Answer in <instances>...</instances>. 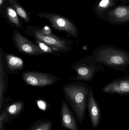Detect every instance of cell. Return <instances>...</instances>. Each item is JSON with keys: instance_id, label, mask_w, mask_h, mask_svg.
<instances>
[{"instance_id": "15", "label": "cell", "mask_w": 129, "mask_h": 130, "mask_svg": "<svg viewBox=\"0 0 129 130\" xmlns=\"http://www.w3.org/2000/svg\"><path fill=\"white\" fill-rule=\"evenodd\" d=\"M25 108V104L22 101H17L9 105L5 109L9 115L14 118L17 117L21 114Z\"/></svg>"}, {"instance_id": "16", "label": "cell", "mask_w": 129, "mask_h": 130, "mask_svg": "<svg viewBox=\"0 0 129 130\" xmlns=\"http://www.w3.org/2000/svg\"><path fill=\"white\" fill-rule=\"evenodd\" d=\"M53 127L52 121L48 119H40L36 121L28 130H51Z\"/></svg>"}, {"instance_id": "25", "label": "cell", "mask_w": 129, "mask_h": 130, "mask_svg": "<svg viewBox=\"0 0 129 130\" xmlns=\"http://www.w3.org/2000/svg\"><path fill=\"white\" fill-rule=\"evenodd\" d=\"M126 1L127 2H129V0H126Z\"/></svg>"}, {"instance_id": "17", "label": "cell", "mask_w": 129, "mask_h": 130, "mask_svg": "<svg viewBox=\"0 0 129 130\" xmlns=\"http://www.w3.org/2000/svg\"><path fill=\"white\" fill-rule=\"evenodd\" d=\"M8 1L11 7L16 11L18 15L25 22L29 23L30 21L29 16L25 9L16 0H8Z\"/></svg>"}, {"instance_id": "24", "label": "cell", "mask_w": 129, "mask_h": 130, "mask_svg": "<svg viewBox=\"0 0 129 130\" xmlns=\"http://www.w3.org/2000/svg\"><path fill=\"white\" fill-rule=\"evenodd\" d=\"M127 35H128V36L129 37V31L128 32V33H127Z\"/></svg>"}, {"instance_id": "1", "label": "cell", "mask_w": 129, "mask_h": 130, "mask_svg": "<svg viewBox=\"0 0 129 130\" xmlns=\"http://www.w3.org/2000/svg\"><path fill=\"white\" fill-rule=\"evenodd\" d=\"M92 89L85 82L68 83L63 87L64 97L80 124L85 120L86 105Z\"/></svg>"}, {"instance_id": "9", "label": "cell", "mask_w": 129, "mask_h": 130, "mask_svg": "<svg viewBox=\"0 0 129 130\" xmlns=\"http://www.w3.org/2000/svg\"><path fill=\"white\" fill-rule=\"evenodd\" d=\"M102 91L107 94L129 95V75L114 79L106 85L103 88Z\"/></svg>"}, {"instance_id": "4", "label": "cell", "mask_w": 129, "mask_h": 130, "mask_svg": "<svg viewBox=\"0 0 129 130\" xmlns=\"http://www.w3.org/2000/svg\"><path fill=\"white\" fill-rule=\"evenodd\" d=\"M27 36L33 37L35 40H38L45 43L54 49L58 53H65L71 51L73 42L71 40L52 34H44L41 27L35 26H28L25 30Z\"/></svg>"}, {"instance_id": "23", "label": "cell", "mask_w": 129, "mask_h": 130, "mask_svg": "<svg viewBox=\"0 0 129 130\" xmlns=\"http://www.w3.org/2000/svg\"><path fill=\"white\" fill-rule=\"evenodd\" d=\"M5 0H0V7L1 8Z\"/></svg>"}, {"instance_id": "19", "label": "cell", "mask_w": 129, "mask_h": 130, "mask_svg": "<svg viewBox=\"0 0 129 130\" xmlns=\"http://www.w3.org/2000/svg\"><path fill=\"white\" fill-rule=\"evenodd\" d=\"M36 42L37 43V45L39 48L45 54H51V55H60V53L56 52L55 50L52 48L50 46L47 45L45 43L38 40H35Z\"/></svg>"}, {"instance_id": "7", "label": "cell", "mask_w": 129, "mask_h": 130, "mask_svg": "<svg viewBox=\"0 0 129 130\" xmlns=\"http://www.w3.org/2000/svg\"><path fill=\"white\" fill-rule=\"evenodd\" d=\"M12 38L16 48L21 53L31 56L45 54L37 44L32 42L17 29L13 31Z\"/></svg>"}, {"instance_id": "12", "label": "cell", "mask_w": 129, "mask_h": 130, "mask_svg": "<svg viewBox=\"0 0 129 130\" xmlns=\"http://www.w3.org/2000/svg\"><path fill=\"white\" fill-rule=\"evenodd\" d=\"M88 107L92 126L96 128L100 121V112L98 104L94 97L93 89H91L89 95Z\"/></svg>"}, {"instance_id": "2", "label": "cell", "mask_w": 129, "mask_h": 130, "mask_svg": "<svg viewBox=\"0 0 129 130\" xmlns=\"http://www.w3.org/2000/svg\"><path fill=\"white\" fill-rule=\"evenodd\" d=\"M92 55L101 65L117 71L126 72L129 66V52L112 45L98 46Z\"/></svg>"}, {"instance_id": "18", "label": "cell", "mask_w": 129, "mask_h": 130, "mask_svg": "<svg viewBox=\"0 0 129 130\" xmlns=\"http://www.w3.org/2000/svg\"><path fill=\"white\" fill-rule=\"evenodd\" d=\"M6 15L8 20L14 26L18 29H20L22 27L17 14L16 11L13 8L10 7H8L6 10Z\"/></svg>"}, {"instance_id": "11", "label": "cell", "mask_w": 129, "mask_h": 130, "mask_svg": "<svg viewBox=\"0 0 129 130\" xmlns=\"http://www.w3.org/2000/svg\"><path fill=\"white\" fill-rule=\"evenodd\" d=\"M120 1L122 4L127 2L126 0H97L92 11L98 18L101 20L104 14L117 5V3Z\"/></svg>"}, {"instance_id": "5", "label": "cell", "mask_w": 129, "mask_h": 130, "mask_svg": "<svg viewBox=\"0 0 129 130\" xmlns=\"http://www.w3.org/2000/svg\"><path fill=\"white\" fill-rule=\"evenodd\" d=\"M37 17L48 21L55 29L64 32L75 39L79 38V32L77 27L68 18L60 14L46 12L39 13Z\"/></svg>"}, {"instance_id": "14", "label": "cell", "mask_w": 129, "mask_h": 130, "mask_svg": "<svg viewBox=\"0 0 129 130\" xmlns=\"http://www.w3.org/2000/svg\"><path fill=\"white\" fill-rule=\"evenodd\" d=\"M7 70L11 73H18L23 69L25 63L22 58L10 54L5 55Z\"/></svg>"}, {"instance_id": "21", "label": "cell", "mask_w": 129, "mask_h": 130, "mask_svg": "<svg viewBox=\"0 0 129 130\" xmlns=\"http://www.w3.org/2000/svg\"><path fill=\"white\" fill-rule=\"evenodd\" d=\"M36 103L38 108L41 110L45 111L48 109L47 102L42 99H38L36 101Z\"/></svg>"}, {"instance_id": "8", "label": "cell", "mask_w": 129, "mask_h": 130, "mask_svg": "<svg viewBox=\"0 0 129 130\" xmlns=\"http://www.w3.org/2000/svg\"><path fill=\"white\" fill-rule=\"evenodd\" d=\"M101 20L114 25H123L129 23V4L117 5L106 12Z\"/></svg>"}, {"instance_id": "13", "label": "cell", "mask_w": 129, "mask_h": 130, "mask_svg": "<svg viewBox=\"0 0 129 130\" xmlns=\"http://www.w3.org/2000/svg\"><path fill=\"white\" fill-rule=\"evenodd\" d=\"M2 49L0 50V110H1L5 95L7 87L8 80L7 73L4 66V57Z\"/></svg>"}, {"instance_id": "3", "label": "cell", "mask_w": 129, "mask_h": 130, "mask_svg": "<svg viewBox=\"0 0 129 130\" xmlns=\"http://www.w3.org/2000/svg\"><path fill=\"white\" fill-rule=\"evenodd\" d=\"M70 69L76 75L70 78L71 81L92 82L96 74L104 72L105 69L99 64L92 55H88L75 62Z\"/></svg>"}, {"instance_id": "22", "label": "cell", "mask_w": 129, "mask_h": 130, "mask_svg": "<svg viewBox=\"0 0 129 130\" xmlns=\"http://www.w3.org/2000/svg\"><path fill=\"white\" fill-rule=\"evenodd\" d=\"M41 30L43 34L45 35H50L53 34L50 27L48 25H45L42 27H41Z\"/></svg>"}, {"instance_id": "10", "label": "cell", "mask_w": 129, "mask_h": 130, "mask_svg": "<svg viewBox=\"0 0 129 130\" xmlns=\"http://www.w3.org/2000/svg\"><path fill=\"white\" fill-rule=\"evenodd\" d=\"M75 117L68 104L63 101L61 110V126L69 130H79Z\"/></svg>"}, {"instance_id": "20", "label": "cell", "mask_w": 129, "mask_h": 130, "mask_svg": "<svg viewBox=\"0 0 129 130\" xmlns=\"http://www.w3.org/2000/svg\"><path fill=\"white\" fill-rule=\"evenodd\" d=\"M9 114L5 110L2 113L0 117V130H3L4 123L8 121L9 119Z\"/></svg>"}, {"instance_id": "6", "label": "cell", "mask_w": 129, "mask_h": 130, "mask_svg": "<svg viewBox=\"0 0 129 130\" xmlns=\"http://www.w3.org/2000/svg\"><path fill=\"white\" fill-rule=\"evenodd\" d=\"M22 78L27 85L39 87L51 85L61 79L60 78L53 74L27 71L22 73Z\"/></svg>"}]
</instances>
